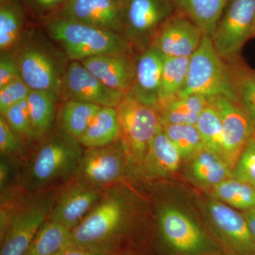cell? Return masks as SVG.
<instances>
[{
	"label": "cell",
	"instance_id": "cell-15",
	"mask_svg": "<svg viewBox=\"0 0 255 255\" xmlns=\"http://www.w3.org/2000/svg\"><path fill=\"white\" fill-rule=\"evenodd\" d=\"M61 17L122 34L123 0H68Z\"/></svg>",
	"mask_w": 255,
	"mask_h": 255
},
{
	"label": "cell",
	"instance_id": "cell-22",
	"mask_svg": "<svg viewBox=\"0 0 255 255\" xmlns=\"http://www.w3.org/2000/svg\"><path fill=\"white\" fill-rule=\"evenodd\" d=\"M121 138V126L115 107H102L93 122L78 140L87 148L103 147Z\"/></svg>",
	"mask_w": 255,
	"mask_h": 255
},
{
	"label": "cell",
	"instance_id": "cell-9",
	"mask_svg": "<svg viewBox=\"0 0 255 255\" xmlns=\"http://www.w3.org/2000/svg\"><path fill=\"white\" fill-rule=\"evenodd\" d=\"M255 17V0H231L220 19L213 43L226 61L240 57L246 42L251 39Z\"/></svg>",
	"mask_w": 255,
	"mask_h": 255
},
{
	"label": "cell",
	"instance_id": "cell-14",
	"mask_svg": "<svg viewBox=\"0 0 255 255\" xmlns=\"http://www.w3.org/2000/svg\"><path fill=\"white\" fill-rule=\"evenodd\" d=\"M103 190L75 179L55 196L48 220L72 231L100 200Z\"/></svg>",
	"mask_w": 255,
	"mask_h": 255
},
{
	"label": "cell",
	"instance_id": "cell-5",
	"mask_svg": "<svg viewBox=\"0 0 255 255\" xmlns=\"http://www.w3.org/2000/svg\"><path fill=\"white\" fill-rule=\"evenodd\" d=\"M193 95L206 98L223 96L238 103L229 63L208 35H204L199 48L189 58L185 88L179 97Z\"/></svg>",
	"mask_w": 255,
	"mask_h": 255
},
{
	"label": "cell",
	"instance_id": "cell-27",
	"mask_svg": "<svg viewBox=\"0 0 255 255\" xmlns=\"http://www.w3.org/2000/svg\"><path fill=\"white\" fill-rule=\"evenodd\" d=\"M71 230L48 220L43 223L24 255H55L67 248Z\"/></svg>",
	"mask_w": 255,
	"mask_h": 255
},
{
	"label": "cell",
	"instance_id": "cell-28",
	"mask_svg": "<svg viewBox=\"0 0 255 255\" xmlns=\"http://www.w3.org/2000/svg\"><path fill=\"white\" fill-rule=\"evenodd\" d=\"M191 172L204 185L215 187L233 177V170L223 157L211 151L203 150L193 158Z\"/></svg>",
	"mask_w": 255,
	"mask_h": 255
},
{
	"label": "cell",
	"instance_id": "cell-13",
	"mask_svg": "<svg viewBox=\"0 0 255 255\" xmlns=\"http://www.w3.org/2000/svg\"><path fill=\"white\" fill-rule=\"evenodd\" d=\"M209 218L223 244L233 254L255 255V238L246 218L221 201L209 202Z\"/></svg>",
	"mask_w": 255,
	"mask_h": 255
},
{
	"label": "cell",
	"instance_id": "cell-36",
	"mask_svg": "<svg viewBox=\"0 0 255 255\" xmlns=\"http://www.w3.org/2000/svg\"><path fill=\"white\" fill-rule=\"evenodd\" d=\"M31 89L20 77L0 88V112L1 114L11 106L26 100Z\"/></svg>",
	"mask_w": 255,
	"mask_h": 255
},
{
	"label": "cell",
	"instance_id": "cell-39",
	"mask_svg": "<svg viewBox=\"0 0 255 255\" xmlns=\"http://www.w3.org/2000/svg\"><path fill=\"white\" fill-rule=\"evenodd\" d=\"M36 13H46L53 11L60 6H65L68 0H23Z\"/></svg>",
	"mask_w": 255,
	"mask_h": 255
},
{
	"label": "cell",
	"instance_id": "cell-21",
	"mask_svg": "<svg viewBox=\"0 0 255 255\" xmlns=\"http://www.w3.org/2000/svg\"><path fill=\"white\" fill-rule=\"evenodd\" d=\"M176 11L185 14L200 28L204 35L212 36L231 0H172Z\"/></svg>",
	"mask_w": 255,
	"mask_h": 255
},
{
	"label": "cell",
	"instance_id": "cell-7",
	"mask_svg": "<svg viewBox=\"0 0 255 255\" xmlns=\"http://www.w3.org/2000/svg\"><path fill=\"white\" fill-rule=\"evenodd\" d=\"M175 11L172 0H123L122 35L132 49L142 51Z\"/></svg>",
	"mask_w": 255,
	"mask_h": 255
},
{
	"label": "cell",
	"instance_id": "cell-20",
	"mask_svg": "<svg viewBox=\"0 0 255 255\" xmlns=\"http://www.w3.org/2000/svg\"><path fill=\"white\" fill-rule=\"evenodd\" d=\"M182 156L162 127L151 141L138 171L146 177H167L179 169Z\"/></svg>",
	"mask_w": 255,
	"mask_h": 255
},
{
	"label": "cell",
	"instance_id": "cell-19",
	"mask_svg": "<svg viewBox=\"0 0 255 255\" xmlns=\"http://www.w3.org/2000/svg\"><path fill=\"white\" fill-rule=\"evenodd\" d=\"M130 53L97 55L81 63L107 87L125 93L131 89L135 78L136 60Z\"/></svg>",
	"mask_w": 255,
	"mask_h": 255
},
{
	"label": "cell",
	"instance_id": "cell-30",
	"mask_svg": "<svg viewBox=\"0 0 255 255\" xmlns=\"http://www.w3.org/2000/svg\"><path fill=\"white\" fill-rule=\"evenodd\" d=\"M214 194L221 202L243 211L255 209V187L234 177L214 187Z\"/></svg>",
	"mask_w": 255,
	"mask_h": 255
},
{
	"label": "cell",
	"instance_id": "cell-26",
	"mask_svg": "<svg viewBox=\"0 0 255 255\" xmlns=\"http://www.w3.org/2000/svg\"><path fill=\"white\" fill-rule=\"evenodd\" d=\"M189 58L164 57L159 107L180 96L187 82Z\"/></svg>",
	"mask_w": 255,
	"mask_h": 255
},
{
	"label": "cell",
	"instance_id": "cell-1",
	"mask_svg": "<svg viewBox=\"0 0 255 255\" xmlns=\"http://www.w3.org/2000/svg\"><path fill=\"white\" fill-rule=\"evenodd\" d=\"M54 193L30 197H1L0 255H24L40 228L49 218Z\"/></svg>",
	"mask_w": 255,
	"mask_h": 255
},
{
	"label": "cell",
	"instance_id": "cell-31",
	"mask_svg": "<svg viewBox=\"0 0 255 255\" xmlns=\"http://www.w3.org/2000/svg\"><path fill=\"white\" fill-rule=\"evenodd\" d=\"M164 132L179 150L182 159L194 158L204 150L200 133L194 125L164 124L161 125Z\"/></svg>",
	"mask_w": 255,
	"mask_h": 255
},
{
	"label": "cell",
	"instance_id": "cell-43",
	"mask_svg": "<svg viewBox=\"0 0 255 255\" xmlns=\"http://www.w3.org/2000/svg\"><path fill=\"white\" fill-rule=\"evenodd\" d=\"M254 37H255V17L254 23H253V30H252L251 38H254Z\"/></svg>",
	"mask_w": 255,
	"mask_h": 255
},
{
	"label": "cell",
	"instance_id": "cell-16",
	"mask_svg": "<svg viewBox=\"0 0 255 255\" xmlns=\"http://www.w3.org/2000/svg\"><path fill=\"white\" fill-rule=\"evenodd\" d=\"M21 78L31 90L53 91L59 94L62 81L54 59L43 48H23L18 60Z\"/></svg>",
	"mask_w": 255,
	"mask_h": 255
},
{
	"label": "cell",
	"instance_id": "cell-10",
	"mask_svg": "<svg viewBox=\"0 0 255 255\" xmlns=\"http://www.w3.org/2000/svg\"><path fill=\"white\" fill-rule=\"evenodd\" d=\"M217 111L223 126L222 157L234 168L242 151L255 132V127L237 102L223 96L207 98Z\"/></svg>",
	"mask_w": 255,
	"mask_h": 255
},
{
	"label": "cell",
	"instance_id": "cell-6",
	"mask_svg": "<svg viewBox=\"0 0 255 255\" xmlns=\"http://www.w3.org/2000/svg\"><path fill=\"white\" fill-rule=\"evenodd\" d=\"M121 126V140L130 163L138 169L161 127L158 112L140 102L131 90L124 93L115 107Z\"/></svg>",
	"mask_w": 255,
	"mask_h": 255
},
{
	"label": "cell",
	"instance_id": "cell-32",
	"mask_svg": "<svg viewBox=\"0 0 255 255\" xmlns=\"http://www.w3.org/2000/svg\"><path fill=\"white\" fill-rule=\"evenodd\" d=\"M24 14L17 1L9 0L0 8V49H9L17 41L22 28Z\"/></svg>",
	"mask_w": 255,
	"mask_h": 255
},
{
	"label": "cell",
	"instance_id": "cell-29",
	"mask_svg": "<svg viewBox=\"0 0 255 255\" xmlns=\"http://www.w3.org/2000/svg\"><path fill=\"white\" fill-rule=\"evenodd\" d=\"M101 107L75 100L67 102L60 114L64 132L78 140L93 122Z\"/></svg>",
	"mask_w": 255,
	"mask_h": 255
},
{
	"label": "cell",
	"instance_id": "cell-24",
	"mask_svg": "<svg viewBox=\"0 0 255 255\" xmlns=\"http://www.w3.org/2000/svg\"><path fill=\"white\" fill-rule=\"evenodd\" d=\"M59 94L53 91L31 90L27 100L31 117L33 137L44 135L54 121L57 100Z\"/></svg>",
	"mask_w": 255,
	"mask_h": 255
},
{
	"label": "cell",
	"instance_id": "cell-33",
	"mask_svg": "<svg viewBox=\"0 0 255 255\" xmlns=\"http://www.w3.org/2000/svg\"><path fill=\"white\" fill-rule=\"evenodd\" d=\"M196 127L200 133L204 148L222 157L223 126L216 109L209 104L206 106L199 116Z\"/></svg>",
	"mask_w": 255,
	"mask_h": 255
},
{
	"label": "cell",
	"instance_id": "cell-4",
	"mask_svg": "<svg viewBox=\"0 0 255 255\" xmlns=\"http://www.w3.org/2000/svg\"><path fill=\"white\" fill-rule=\"evenodd\" d=\"M51 38L59 42L70 59L82 60L109 54L132 53V47L123 35L63 17L46 23Z\"/></svg>",
	"mask_w": 255,
	"mask_h": 255
},
{
	"label": "cell",
	"instance_id": "cell-42",
	"mask_svg": "<svg viewBox=\"0 0 255 255\" xmlns=\"http://www.w3.org/2000/svg\"><path fill=\"white\" fill-rule=\"evenodd\" d=\"M243 216L246 218L251 232L255 238V209L249 211H243Z\"/></svg>",
	"mask_w": 255,
	"mask_h": 255
},
{
	"label": "cell",
	"instance_id": "cell-35",
	"mask_svg": "<svg viewBox=\"0 0 255 255\" xmlns=\"http://www.w3.org/2000/svg\"><path fill=\"white\" fill-rule=\"evenodd\" d=\"M1 115L4 116L10 127L18 135L33 137L27 100L11 106Z\"/></svg>",
	"mask_w": 255,
	"mask_h": 255
},
{
	"label": "cell",
	"instance_id": "cell-37",
	"mask_svg": "<svg viewBox=\"0 0 255 255\" xmlns=\"http://www.w3.org/2000/svg\"><path fill=\"white\" fill-rule=\"evenodd\" d=\"M21 143L18 134L11 128L4 116L0 117V151L1 155H13L19 152Z\"/></svg>",
	"mask_w": 255,
	"mask_h": 255
},
{
	"label": "cell",
	"instance_id": "cell-11",
	"mask_svg": "<svg viewBox=\"0 0 255 255\" xmlns=\"http://www.w3.org/2000/svg\"><path fill=\"white\" fill-rule=\"evenodd\" d=\"M204 33L185 14L176 11L157 31L151 46L164 57L190 58L200 45Z\"/></svg>",
	"mask_w": 255,
	"mask_h": 255
},
{
	"label": "cell",
	"instance_id": "cell-25",
	"mask_svg": "<svg viewBox=\"0 0 255 255\" xmlns=\"http://www.w3.org/2000/svg\"><path fill=\"white\" fill-rule=\"evenodd\" d=\"M231 68L238 104L255 127V70L240 57L228 61Z\"/></svg>",
	"mask_w": 255,
	"mask_h": 255
},
{
	"label": "cell",
	"instance_id": "cell-2",
	"mask_svg": "<svg viewBox=\"0 0 255 255\" xmlns=\"http://www.w3.org/2000/svg\"><path fill=\"white\" fill-rule=\"evenodd\" d=\"M130 200L122 188L117 184L106 188L100 200L72 230L68 246L113 250L130 219Z\"/></svg>",
	"mask_w": 255,
	"mask_h": 255
},
{
	"label": "cell",
	"instance_id": "cell-8",
	"mask_svg": "<svg viewBox=\"0 0 255 255\" xmlns=\"http://www.w3.org/2000/svg\"><path fill=\"white\" fill-rule=\"evenodd\" d=\"M129 164H131L120 138L111 145L87 148L75 179L105 189L123 179Z\"/></svg>",
	"mask_w": 255,
	"mask_h": 255
},
{
	"label": "cell",
	"instance_id": "cell-18",
	"mask_svg": "<svg viewBox=\"0 0 255 255\" xmlns=\"http://www.w3.org/2000/svg\"><path fill=\"white\" fill-rule=\"evenodd\" d=\"M164 56L150 46L140 51L135 60V73L132 93L146 105L157 110Z\"/></svg>",
	"mask_w": 255,
	"mask_h": 255
},
{
	"label": "cell",
	"instance_id": "cell-12",
	"mask_svg": "<svg viewBox=\"0 0 255 255\" xmlns=\"http://www.w3.org/2000/svg\"><path fill=\"white\" fill-rule=\"evenodd\" d=\"M159 226L166 243L182 254L199 255L209 248L207 238L201 228L175 208L164 206L160 209Z\"/></svg>",
	"mask_w": 255,
	"mask_h": 255
},
{
	"label": "cell",
	"instance_id": "cell-41",
	"mask_svg": "<svg viewBox=\"0 0 255 255\" xmlns=\"http://www.w3.org/2000/svg\"><path fill=\"white\" fill-rule=\"evenodd\" d=\"M9 168L8 164L5 161L1 159L0 164V189L1 192L4 191L5 187L7 184L9 179Z\"/></svg>",
	"mask_w": 255,
	"mask_h": 255
},
{
	"label": "cell",
	"instance_id": "cell-23",
	"mask_svg": "<svg viewBox=\"0 0 255 255\" xmlns=\"http://www.w3.org/2000/svg\"><path fill=\"white\" fill-rule=\"evenodd\" d=\"M209 105L207 98L200 95L179 97L161 106L157 110L161 125H196L199 116Z\"/></svg>",
	"mask_w": 255,
	"mask_h": 255
},
{
	"label": "cell",
	"instance_id": "cell-40",
	"mask_svg": "<svg viewBox=\"0 0 255 255\" xmlns=\"http://www.w3.org/2000/svg\"><path fill=\"white\" fill-rule=\"evenodd\" d=\"M55 255H115L113 250L68 246Z\"/></svg>",
	"mask_w": 255,
	"mask_h": 255
},
{
	"label": "cell",
	"instance_id": "cell-17",
	"mask_svg": "<svg viewBox=\"0 0 255 255\" xmlns=\"http://www.w3.org/2000/svg\"><path fill=\"white\" fill-rule=\"evenodd\" d=\"M65 85L72 100L101 107H117L124 95L123 92L107 87L78 61L69 65Z\"/></svg>",
	"mask_w": 255,
	"mask_h": 255
},
{
	"label": "cell",
	"instance_id": "cell-38",
	"mask_svg": "<svg viewBox=\"0 0 255 255\" xmlns=\"http://www.w3.org/2000/svg\"><path fill=\"white\" fill-rule=\"evenodd\" d=\"M21 77L18 60L1 55L0 60V88Z\"/></svg>",
	"mask_w": 255,
	"mask_h": 255
},
{
	"label": "cell",
	"instance_id": "cell-44",
	"mask_svg": "<svg viewBox=\"0 0 255 255\" xmlns=\"http://www.w3.org/2000/svg\"><path fill=\"white\" fill-rule=\"evenodd\" d=\"M1 1V4H4V3L6 2V1H9V0H0Z\"/></svg>",
	"mask_w": 255,
	"mask_h": 255
},
{
	"label": "cell",
	"instance_id": "cell-3",
	"mask_svg": "<svg viewBox=\"0 0 255 255\" xmlns=\"http://www.w3.org/2000/svg\"><path fill=\"white\" fill-rule=\"evenodd\" d=\"M83 153L78 140L65 132L51 137L28 160L21 178L23 188L40 191L75 177Z\"/></svg>",
	"mask_w": 255,
	"mask_h": 255
},
{
	"label": "cell",
	"instance_id": "cell-34",
	"mask_svg": "<svg viewBox=\"0 0 255 255\" xmlns=\"http://www.w3.org/2000/svg\"><path fill=\"white\" fill-rule=\"evenodd\" d=\"M233 170V177L255 187V132L247 142Z\"/></svg>",
	"mask_w": 255,
	"mask_h": 255
}]
</instances>
